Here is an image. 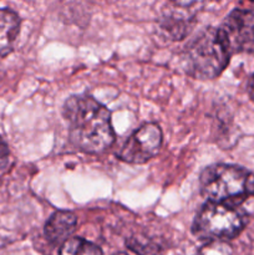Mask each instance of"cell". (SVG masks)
Wrapping results in <instances>:
<instances>
[{
	"instance_id": "cell-1",
	"label": "cell",
	"mask_w": 254,
	"mask_h": 255,
	"mask_svg": "<svg viewBox=\"0 0 254 255\" xmlns=\"http://www.w3.org/2000/svg\"><path fill=\"white\" fill-rule=\"evenodd\" d=\"M71 143L86 153H101L112 146L115 132L111 114L99 101L87 95L69 97L64 105Z\"/></svg>"
},
{
	"instance_id": "cell-2",
	"label": "cell",
	"mask_w": 254,
	"mask_h": 255,
	"mask_svg": "<svg viewBox=\"0 0 254 255\" xmlns=\"http://www.w3.org/2000/svg\"><path fill=\"white\" fill-rule=\"evenodd\" d=\"M199 186L208 202L239 207L254 197V173L234 164L216 163L202 171Z\"/></svg>"
},
{
	"instance_id": "cell-3",
	"label": "cell",
	"mask_w": 254,
	"mask_h": 255,
	"mask_svg": "<svg viewBox=\"0 0 254 255\" xmlns=\"http://www.w3.org/2000/svg\"><path fill=\"white\" fill-rule=\"evenodd\" d=\"M231 52L222 37L219 29L207 27L202 30L184 47V70L198 80H213L228 66Z\"/></svg>"
},
{
	"instance_id": "cell-4",
	"label": "cell",
	"mask_w": 254,
	"mask_h": 255,
	"mask_svg": "<svg viewBox=\"0 0 254 255\" xmlns=\"http://www.w3.org/2000/svg\"><path fill=\"white\" fill-rule=\"evenodd\" d=\"M248 223V214L236 206L207 202L192 226V232L207 242H227L241 234Z\"/></svg>"
},
{
	"instance_id": "cell-5",
	"label": "cell",
	"mask_w": 254,
	"mask_h": 255,
	"mask_svg": "<svg viewBox=\"0 0 254 255\" xmlns=\"http://www.w3.org/2000/svg\"><path fill=\"white\" fill-rule=\"evenodd\" d=\"M222 37L232 54L254 52V9L232 10L219 27Z\"/></svg>"
},
{
	"instance_id": "cell-6",
	"label": "cell",
	"mask_w": 254,
	"mask_h": 255,
	"mask_svg": "<svg viewBox=\"0 0 254 255\" xmlns=\"http://www.w3.org/2000/svg\"><path fill=\"white\" fill-rule=\"evenodd\" d=\"M162 129L157 124H144L125 142L119 157L127 163L141 164L153 158L162 146Z\"/></svg>"
},
{
	"instance_id": "cell-7",
	"label": "cell",
	"mask_w": 254,
	"mask_h": 255,
	"mask_svg": "<svg viewBox=\"0 0 254 255\" xmlns=\"http://www.w3.org/2000/svg\"><path fill=\"white\" fill-rule=\"evenodd\" d=\"M172 5L173 9L168 7V10L163 11L159 25L171 39L182 40L194 24V16L189 12L188 7L196 5V2H172Z\"/></svg>"
},
{
	"instance_id": "cell-8",
	"label": "cell",
	"mask_w": 254,
	"mask_h": 255,
	"mask_svg": "<svg viewBox=\"0 0 254 255\" xmlns=\"http://www.w3.org/2000/svg\"><path fill=\"white\" fill-rule=\"evenodd\" d=\"M77 218L72 212L57 211L47 219L44 228L45 238L52 244H64L75 232Z\"/></svg>"
},
{
	"instance_id": "cell-9",
	"label": "cell",
	"mask_w": 254,
	"mask_h": 255,
	"mask_svg": "<svg viewBox=\"0 0 254 255\" xmlns=\"http://www.w3.org/2000/svg\"><path fill=\"white\" fill-rule=\"evenodd\" d=\"M19 30V15L10 9H0V57L11 52Z\"/></svg>"
},
{
	"instance_id": "cell-10",
	"label": "cell",
	"mask_w": 254,
	"mask_h": 255,
	"mask_svg": "<svg viewBox=\"0 0 254 255\" xmlns=\"http://www.w3.org/2000/svg\"><path fill=\"white\" fill-rule=\"evenodd\" d=\"M59 255H104L101 248L82 238L67 239L61 246Z\"/></svg>"
},
{
	"instance_id": "cell-11",
	"label": "cell",
	"mask_w": 254,
	"mask_h": 255,
	"mask_svg": "<svg viewBox=\"0 0 254 255\" xmlns=\"http://www.w3.org/2000/svg\"><path fill=\"white\" fill-rule=\"evenodd\" d=\"M126 247L138 255H161L162 247L147 237H131L126 241Z\"/></svg>"
},
{
	"instance_id": "cell-12",
	"label": "cell",
	"mask_w": 254,
	"mask_h": 255,
	"mask_svg": "<svg viewBox=\"0 0 254 255\" xmlns=\"http://www.w3.org/2000/svg\"><path fill=\"white\" fill-rule=\"evenodd\" d=\"M198 255H233L232 247L227 242H207L201 249Z\"/></svg>"
},
{
	"instance_id": "cell-13",
	"label": "cell",
	"mask_w": 254,
	"mask_h": 255,
	"mask_svg": "<svg viewBox=\"0 0 254 255\" xmlns=\"http://www.w3.org/2000/svg\"><path fill=\"white\" fill-rule=\"evenodd\" d=\"M10 162V151L6 142L0 136V171L6 168Z\"/></svg>"
},
{
	"instance_id": "cell-14",
	"label": "cell",
	"mask_w": 254,
	"mask_h": 255,
	"mask_svg": "<svg viewBox=\"0 0 254 255\" xmlns=\"http://www.w3.org/2000/svg\"><path fill=\"white\" fill-rule=\"evenodd\" d=\"M248 92H249V96L251 99L254 101V74L252 75L251 80H249V84H248Z\"/></svg>"
},
{
	"instance_id": "cell-15",
	"label": "cell",
	"mask_w": 254,
	"mask_h": 255,
	"mask_svg": "<svg viewBox=\"0 0 254 255\" xmlns=\"http://www.w3.org/2000/svg\"><path fill=\"white\" fill-rule=\"evenodd\" d=\"M112 255H127V254L124 253V252H120V253H115V254H112Z\"/></svg>"
}]
</instances>
